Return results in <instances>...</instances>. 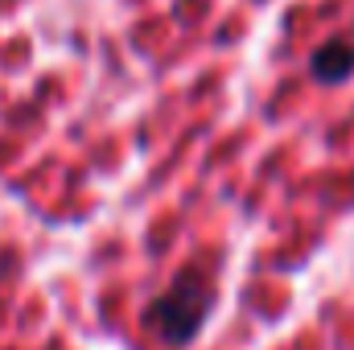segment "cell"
Instances as JSON below:
<instances>
[{
	"label": "cell",
	"mask_w": 354,
	"mask_h": 350,
	"mask_svg": "<svg viewBox=\"0 0 354 350\" xmlns=\"http://www.w3.org/2000/svg\"><path fill=\"white\" fill-rule=\"evenodd\" d=\"M309 71H313L317 83H342V79H351L354 75V42H346V37H330V42L313 54Z\"/></svg>",
	"instance_id": "cell-2"
},
{
	"label": "cell",
	"mask_w": 354,
	"mask_h": 350,
	"mask_svg": "<svg viewBox=\"0 0 354 350\" xmlns=\"http://www.w3.org/2000/svg\"><path fill=\"white\" fill-rule=\"evenodd\" d=\"M214 301V284L206 280L202 268H185L174 280L169 293H161L149 309H145V326L165 342V347H185L202 322H206V309Z\"/></svg>",
	"instance_id": "cell-1"
}]
</instances>
